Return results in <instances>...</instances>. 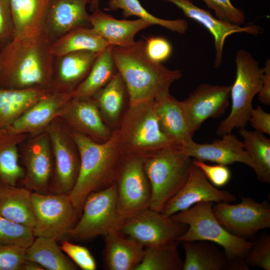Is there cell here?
<instances>
[{
    "label": "cell",
    "instance_id": "cell-8",
    "mask_svg": "<svg viewBox=\"0 0 270 270\" xmlns=\"http://www.w3.org/2000/svg\"><path fill=\"white\" fill-rule=\"evenodd\" d=\"M125 221L118 208L116 188L114 182L86 197L80 218L68 236L78 240L104 236L114 230H120Z\"/></svg>",
    "mask_w": 270,
    "mask_h": 270
},
{
    "label": "cell",
    "instance_id": "cell-9",
    "mask_svg": "<svg viewBox=\"0 0 270 270\" xmlns=\"http://www.w3.org/2000/svg\"><path fill=\"white\" fill-rule=\"evenodd\" d=\"M114 182L118 208L126 220L150 207L151 188L142 158L122 156Z\"/></svg>",
    "mask_w": 270,
    "mask_h": 270
},
{
    "label": "cell",
    "instance_id": "cell-26",
    "mask_svg": "<svg viewBox=\"0 0 270 270\" xmlns=\"http://www.w3.org/2000/svg\"><path fill=\"white\" fill-rule=\"evenodd\" d=\"M49 0H9L13 26V40L42 34Z\"/></svg>",
    "mask_w": 270,
    "mask_h": 270
},
{
    "label": "cell",
    "instance_id": "cell-35",
    "mask_svg": "<svg viewBox=\"0 0 270 270\" xmlns=\"http://www.w3.org/2000/svg\"><path fill=\"white\" fill-rule=\"evenodd\" d=\"M244 148L256 166L254 171L262 182L270 183V140L264 134L245 128H239Z\"/></svg>",
    "mask_w": 270,
    "mask_h": 270
},
{
    "label": "cell",
    "instance_id": "cell-29",
    "mask_svg": "<svg viewBox=\"0 0 270 270\" xmlns=\"http://www.w3.org/2000/svg\"><path fill=\"white\" fill-rule=\"evenodd\" d=\"M32 194L26 188L2 184L0 192V216L33 228L35 218Z\"/></svg>",
    "mask_w": 270,
    "mask_h": 270
},
{
    "label": "cell",
    "instance_id": "cell-34",
    "mask_svg": "<svg viewBox=\"0 0 270 270\" xmlns=\"http://www.w3.org/2000/svg\"><path fill=\"white\" fill-rule=\"evenodd\" d=\"M117 72L112 46L100 52L89 72L72 92L73 96L92 98L104 87Z\"/></svg>",
    "mask_w": 270,
    "mask_h": 270
},
{
    "label": "cell",
    "instance_id": "cell-3",
    "mask_svg": "<svg viewBox=\"0 0 270 270\" xmlns=\"http://www.w3.org/2000/svg\"><path fill=\"white\" fill-rule=\"evenodd\" d=\"M70 132L78 152L80 164L76 184L68 196L80 215L84 202L90 193L114 182L122 154L114 130L111 137L104 142H98L76 132Z\"/></svg>",
    "mask_w": 270,
    "mask_h": 270
},
{
    "label": "cell",
    "instance_id": "cell-21",
    "mask_svg": "<svg viewBox=\"0 0 270 270\" xmlns=\"http://www.w3.org/2000/svg\"><path fill=\"white\" fill-rule=\"evenodd\" d=\"M171 2L180 8L184 14L200 24L211 34L214 38L215 49L214 66H221L223 62V52L226 38L230 36L239 32L257 35L262 29L260 26L251 24L238 26L222 20L206 10L194 5L190 0H163Z\"/></svg>",
    "mask_w": 270,
    "mask_h": 270
},
{
    "label": "cell",
    "instance_id": "cell-13",
    "mask_svg": "<svg viewBox=\"0 0 270 270\" xmlns=\"http://www.w3.org/2000/svg\"><path fill=\"white\" fill-rule=\"evenodd\" d=\"M46 130L49 135L54 163L52 190L55 194H68L78 174L80 160L78 150L69 129L58 122V118Z\"/></svg>",
    "mask_w": 270,
    "mask_h": 270
},
{
    "label": "cell",
    "instance_id": "cell-6",
    "mask_svg": "<svg viewBox=\"0 0 270 270\" xmlns=\"http://www.w3.org/2000/svg\"><path fill=\"white\" fill-rule=\"evenodd\" d=\"M152 194L150 208L162 212L187 181L192 159L178 147L162 150L143 160Z\"/></svg>",
    "mask_w": 270,
    "mask_h": 270
},
{
    "label": "cell",
    "instance_id": "cell-27",
    "mask_svg": "<svg viewBox=\"0 0 270 270\" xmlns=\"http://www.w3.org/2000/svg\"><path fill=\"white\" fill-rule=\"evenodd\" d=\"M182 270H235V264L215 244L204 240L184 241Z\"/></svg>",
    "mask_w": 270,
    "mask_h": 270
},
{
    "label": "cell",
    "instance_id": "cell-14",
    "mask_svg": "<svg viewBox=\"0 0 270 270\" xmlns=\"http://www.w3.org/2000/svg\"><path fill=\"white\" fill-rule=\"evenodd\" d=\"M230 88L202 83L181 101L192 135L206 120L224 113L229 105Z\"/></svg>",
    "mask_w": 270,
    "mask_h": 270
},
{
    "label": "cell",
    "instance_id": "cell-37",
    "mask_svg": "<svg viewBox=\"0 0 270 270\" xmlns=\"http://www.w3.org/2000/svg\"><path fill=\"white\" fill-rule=\"evenodd\" d=\"M110 10H120L124 18L135 16L146 20L152 26L158 25L172 32L184 34L188 29L187 21L184 19L166 20L153 16L148 12L138 0H110Z\"/></svg>",
    "mask_w": 270,
    "mask_h": 270
},
{
    "label": "cell",
    "instance_id": "cell-7",
    "mask_svg": "<svg viewBox=\"0 0 270 270\" xmlns=\"http://www.w3.org/2000/svg\"><path fill=\"white\" fill-rule=\"evenodd\" d=\"M236 78L231 86V110L216 130L218 136L232 132L235 128H245L252 109V100L260 90L263 74L262 68L252 54L244 50L236 51Z\"/></svg>",
    "mask_w": 270,
    "mask_h": 270
},
{
    "label": "cell",
    "instance_id": "cell-31",
    "mask_svg": "<svg viewBox=\"0 0 270 270\" xmlns=\"http://www.w3.org/2000/svg\"><path fill=\"white\" fill-rule=\"evenodd\" d=\"M110 46L90 26H80L53 42L50 44V52L54 58H57L80 51L100 52Z\"/></svg>",
    "mask_w": 270,
    "mask_h": 270
},
{
    "label": "cell",
    "instance_id": "cell-44",
    "mask_svg": "<svg viewBox=\"0 0 270 270\" xmlns=\"http://www.w3.org/2000/svg\"><path fill=\"white\" fill-rule=\"evenodd\" d=\"M192 163L200 168L209 182L216 187L226 186L230 179L231 172L227 166L208 164L195 159H192Z\"/></svg>",
    "mask_w": 270,
    "mask_h": 270
},
{
    "label": "cell",
    "instance_id": "cell-40",
    "mask_svg": "<svg viewBox=\"0 0 270 270\" xmlns=\"http://www.w3.org/2000/svg\"><path fill=\"white\" fill-rule=\"evenodd\" d=\"M207 6L214 10L217 18L238 26L246 24L244 12L233 6L230 0H202Z\"/></svg>",
    "mask_w": 270,
    "mask_h": 270
},
{
    "label": "cell",
    "instance_id": "cell-45",
    "mask_svg": "<svg viewBox=\"0 0 270 270\" xmlns=\"http://www.w3.org/2000/svg\"><path fill=\"white\" fill-rule=\"evenodd\" d=\"M13 38V26L9 0H0V50Z\"/></svg>",
    "mask_w": 270,
    "mask_h": 270
},
{
    "label": "cell",
    "instance_id": "cell-36",
    "mask_svg": "<svg viewBox=\"0 0 270 270\" xmlns=\"http://www.w3.org/2000/svg\"><path fill=\"white\" fill-rule=\"evenodd\" d=\"M178 242L145 247L142 259L135 270H182Z\"/></svg>",
    "mask_w": 270,
    "mask_h": 270
},
{
    "label": "cell",
    "instance_id": "cell-25",
    "mask_svg": "<svg viewBox=\"0 0 270 270\" xmlns=\"http://www.w3.org/2000/svg\"><path fill=\"white\" fill-rule=\"evenodd\" d=\"M156 112L164 133L179 148L192 140L181 101L170 92L154 101Z\"/></svg>",
    "mask_w": 270,
    "mask_h": 270
},
{
    "label": "cell",
    "instance_id": "cell-43",
    "mask_svg": "<svg viewBox=\"0 0 270 270\" xmlns=\"http://www.w3.org/2000/svg\"><path fill=\"white\" fill-rule=\"evenodd\" d=\"M144 49L148 56L158 64L166 60L172 51L170 42L165 38L160 36H151L146 39Z\"/></svg>",
    "mask_w": 270,
    "mask_h": 270
},
{
    "label": "cell",
    "instance_id": "cell-2",
    "mask_svg": "<svg viewBox=\"0 0 270 270\" xmlns=\"http://www.w3.org/2000/svg\"><path fill=\"white\" fill-rule=\"evenodd\" d=\"M144 47L142 40L127 48L112 46V58L124 83L129 106L154 101L168 92L172 84L182 76L179 70L169 69L151 60Z\"/></svg>",
    "mask_w": 270,
    "mask_h": 270
},
{
    "label": "cell",
    "instance_id": "cell-24",
    "mask_svg": "<svg viewBox=\"0 0 270 270\" xmlns=\"http://www.w3.org/2000/svg\"><path fill=\"white\" fill-rule=\"evenodd\" d=\"M104 238L106 268L110 270H135L142 259L145 247L120 230H114Z\"/></svg>",
    "mask_w": 270,
    "mask_h": 270
},
{
    "label": "cell",
    "instance_id": "cell-18",
    "mask_svg": "<svg viewBox=\"0 0 270 270\" xmlns=\"http://www.w3.org/2000/svg\"><path fill=\"white\" fill-rule=\"evenodd\" d=\"M92 0H49L42 33L52 44L69 31L89 26L87 6Z\"/></svg>",
    "mask_w": 270,
    "mask_h": 270
},
{
    "label": "cell",
    "instance_id": "cell-10",
    "mask_svg": "<svg viewBox=\"0 0 270 270\" xmlns=\"http://www.w3.org/2000/svg\"><path fill=\"white\" fill-rule=\"evenodd\" d=\"M32 202L35 218L34 237L43 236L57 241L68 235L78 216L68 194L33 192Z\"/></svg>",
    "mask_w": 270,
    "mask_h": 270
},
{
    "label": "cell",
    "instance_id": "cell-38",
    "mask_svg": "<svg viewBox=\"0 0 270 270\" xmlns=\"http://www.w3.org/2000/svg\"><path fill=\"white\" fill-rule=\"evenodd\" d=\"M35 237L32 228L0 216V244H12L27 248Z\"/></svg>",
    "mask_w": 270,
    "mask_h": 270
},
{
    "label": "cell",
    "instance_id": "cell-22",
    "mask_svg": "<svg viewBox=\"0 0 270 270\" xmlns=\"http://www.w3.org/2000/svg\"><path fill=\"white\" fill-rule=\"evenodd\" d=\"M100 53L80 51L54 58L50 88L56 92H72L86 77Z\"/></svg>",
    "mask_w": 270,
    "mask_h": 270
},
{
    "label": "cell",
    "instance_id": "cell-28",
    "mask_svg": "<svg viewBox=\"0 0 270 270\" xmlns=\"http://www.w3.org/2000/svg\"><path fill=\"white\" fill-rule=\"evenodd\" d=\"M52 92L50 88H0V128L8 126L36 102Z\"/></svg>",
    "mask_w": 270,
    "mask_h": 270
},
{
    "label": "cell",
    "instance_id": "cell-48",
    "mask_svg": "<svg viewBox=\"0 0 270 270\" xmlns=\"http://www.w3.org/2000/svg\"><path fill=\"white\" fill-rule=\"evenodd\" d=\"M44 268L37 262L26 259L22 264L21 270H44Z\"/></svg>",
    "mask_w": 270,
    "mask_h": 270
},
{
    "label": "cell",
    "instance_id": "cell-47",
    "mask_svg": "<svg viewBox=\"0 0 270 270\" xmlns=\"http://www.w3.org/2000/svg\"><path fill=\"white\" fill-rule=\"evenodd\" d=\"M263 74L262 79V85L258 94V100L262 104H270V58L266 62L262 68Z\"/></svg>",
    "mask_w": 270,
    "mask_h": 270
},
{
    "label": "cell",
    "instance_id": "cell-19",
    "mask_svg": "<svg viewBox=\"0 0 270 270\" xmlns=\"http://www.w3.org/2000/svg\"><path fill=\"white\" fill-rule=\"evenodd\" d=\"M221 137V139L214 140L210 144H198L192 140L180 148L195 160L226 166L240 162L254 171V164L245 150L242 142L232 132Z\"/></svg>",
    "mask_w": 270,
    "mask_h": 270
},
{
    "label": "cell",
    "instance_id": "cell-17",
    "mask_svg": "<svg viewBox=\"0 0 270 270\" xmlns=\"http://www.w3.org/2000/svg\"><path fill=\"white\" fill-rule=\"evenodd\" d=\"M70 130L87 136L98 142H104L113 130L104 120L93 97H72L58 118Z\"/></svg>",
    "mask_w": 270,
    "mask_h": 270
},
{
    "label": "cell",
    "instance_id": "cell-12",
    "mask_svg": "<svg viewBox=\"0 0 270 270\" xmlns=\"http://www.w3.org/2000/svg\"><path fill=\"white\" fill-rule=\"evenodd\" d=\"M212 210L224 228L244 238L270 228V204L268 200L260 202L244 197L237 204L214 203Z\"/></svg>",
    "mask_w": 270,
    "mask_h": 270
},
{
    "label": "cell",
    "instance_id": "cell-41",
    "mask_svg": "<svg viewBox=\"0 0 270 270\" xmlns=\"http://www.w3.org/2000/svg\"><path fill=\"white\" fill-rule=\"evenodd\" d=\"M62 250L82 270H96V260L90 251L86 247L65 240L62 242Z\"/></svg>",
    "mask_w": 270,
    "mask_h": 270
},
{
    "label": "cell",
    "instance_id": "cell-33",
    "mask_svg": "<svg viewBox=\"0 0 270 270\" xmlns=\"http://www.w3.org/2000/svg\"><path fill=\"white\" fill-rule=\"evenodd\" d=\"M26 259L37 262L44 270H77L76 266L57 244V240L51 238L36 237L26 249Z\"/></svg>",
    "mask_w": 270,
    "mask_h": 270
},
{
    "label": "cell",
    "instance_id": "cell-23",
    "mask_svg": "<svg viewBox=\"0 0 270 270\" xmlns=\"http://www.w3.org/2000/svg\"><path fill=\"white\" fill-rule=\"evenodd\" d=\"M92 12L90 15V26L112 46H132L136 42V35L152 26L140 18L118 20L99 8Z\"/></svg>",
    "mask_w": 270,
    "mask_h": 270
},
{
    "label": "cell",
    "instance_id": "cell-32",
    "mask_svg": "<svg viewBox=\"0 0 270 270\" xmlns=\"http://www.w3.org/2000/svg\"><path fill=\"white\" fill-rule=\"evenodd\" d=\"M126 94L124 83L116 72L109 82L93 96L106 123L108 126H115L114 129L122 116Z\"/></svg>",
    "mask_w": 270,
    "mask_h": 270
},
{
    "label": "cell",
    "instance_id": "cell-11",
    "mask_svg": "<svg viewBox=\"0 0 270 270\" xmlns=\"http://www.w3.org/2000/svg\"><path fill=\"white\" fill-rule=\"evenodd\" d=\"M188 228L187 224L148 208L127 219L120 230L146 247L178 242Z\"/></svg>",
    "mask_w": 270,
    "mask_h": 270
},
{
    "label": "cell",
    "instance_id": "cell-16",
    "mask_svg": "<svg viewBox=\"0 0 270 270\" xmlns=\"http://www.w3.org/2000/svg\"><path fill=\"white\" fill-rule=\"evenodd\" d=\"M26 171L25 188L34 192L46 193L52 171V153L50 141L46 130L32 136L22 153Z\"/></svg>",
    "mask_w": 270,
    "mask_h": 270
},
{
    "label": "cell",
    "instance_id": "cell-4",
    "mask_svg": "<svg viewBox=\"0 0 270 270\" xmlns=\"http://www.w3.org/2000/svg\"><path fill=\"white\" fill-rule=\"evenodd\" d=\"M114 130L122 156L144 160L166 148L178 147L162 130L154 101L129 106Z\"/></svg>",
    "mask_w": 270,
    "mask_h": 270
},
{
    "label": "cell",
    "instance_id": "cell-50",
    "mask_svg": "<svg viewBox=\"0 0 270 270\" xmlns=\"http://www.w3.org/2000/svg\"><path fill=\"white\" fill-rule=\"evenodd\" d=\"M2 182L0 180V190H2Z\"/></svg>",
    "mask_w": 270,
    "mask_h": 270
},
{
    "label": "cell",
    "instance_id": "cell-15",
    "mask_svg": "<svg viewBox=\"0 0 270 270\" xmlns=\"http://www.w3.org/2000/svg\"><path fill=\"white\" fill-rule=\"evenodd\" d=\"M236 199L231 192L220 190L213 186L200 168L192 163L186 184L166 204L162 212L170 216L200 202L232 203Z\"/></svg>",
    "mask_w": 270,
    "mask_h": 270
},
{
    "label": "cell",
    "instance_id": "cell-39",
    "mask_svg": "<svg viewBox=\"0 0 270 270\" xmlns=\"http://www.w3.org/2000/svg\"><path fill=\"white\" fill-rule=\"evenodd\" d=\"M244 260L248 266L270 270V234H264L251 242L250 248Z\"/></svg>",
    "mask_w": 270,
    "mask_h": 270
},
{
    "label": "cell",
    "instance_id": "cell-5",
    "mask_svg": "<svg viewBox=\"0 0 270 270\" xmlns=\"http://www.w3.org/2000/svg\"><path fill=\"white\" fill-rule=\"evenodd\" d=\"M213 204L200 202L170 216L174 221L188 226L178 242H210L220 246L231 261H244L251 242L233 234L223 227L214 214Z\"/></svg>",
    "mask_w": 270,
    "mask_h": 270
},
{
    "label": "cell",
    "instance_id": "cell-20",
    "mask_svg": "<svg viewBox=\"0 0 270 270\" xmlns=\"http://www.w3.org/2000/svg\"><path fill=\"white\" fill-rule=\"evenodd\" d=\"M72 97V92L52 91L36 102L6 128L14 134L32 136L44 132L58 118L61 111Z\"/></svg>",
    "mask_w": 270,
    "mask_h": 270
},
{
    "label": "cell",
    "instance_id": "cell-46",
    "mask_svg": "<svg viewBox=\"0 0 270 270\" xmlns=\"http://www.w3.org/2000/svg\"><path fill=\"white\" fill-rule=\"evenodd\" d=\"M248 122L255 130L270 134V114L265 112L260 106L252 108Z\"/></svg>",
    "mask_w": 270,
    "mask_h": 270
},
{
    "label": "cell",
    "instance_id": "cell-42",
    "mask_svg": "<svg viewBox=\"0 0 270 270\" xmlns=\"http://www.w3.org/2000/svg\"><path fill=\"white\" fill-rule=\"evenodd\" d=\"M26 249L16 245L0 244V270H21Z\"/></svg>",
    "mask_w": 270,
    "mask_h": 270
},
{
    "label": "cell",
    "instance_id": "cell-1",
    "mask_svg": "<svg viewBox=\"0 0 270 270\" xmlns=\"http://www.w3.org/2000/svg\"><path fill=\"white\" fill-rule=\"evenodd\" d=\"M50 44L42 32L5 46L0 50V88H50L54 62Z\"/></svg>",
    "mask_w": 270,
    "mask_h": 270
},
{
    "label": "cell",
    "instance_id": "cell-30",
    "mask_svg": "<svg viewBox=\"0 0 270 270\" xmlns=\"http://www.w3.org/2000/svg\"><path fill=\"white\" fill-rule=\"evenodd\" d=\"M28 136L0 128V180L4 185L16 186L24 176L25 171L19 164L18 146Z\"/></svg>",
    "mask_w": 270,
    "mask_h": 270
},
{
    "label": "cell",
    "instance_id": "cell-49",
    "mask_svg": "<svg viewBox=\"0 0 270 270\" xmlns=\"http://www.w3.org/2000/svg\"><path fill=\"white\" fill-rule=\"evenodd\" d=\"M98 5H99V0H92V2L90 4V8L92 12L94 10L99 8H98Z\"/></svg>",
    "mask_w": 270,
    "mask_h": 270
}]
</instances>
